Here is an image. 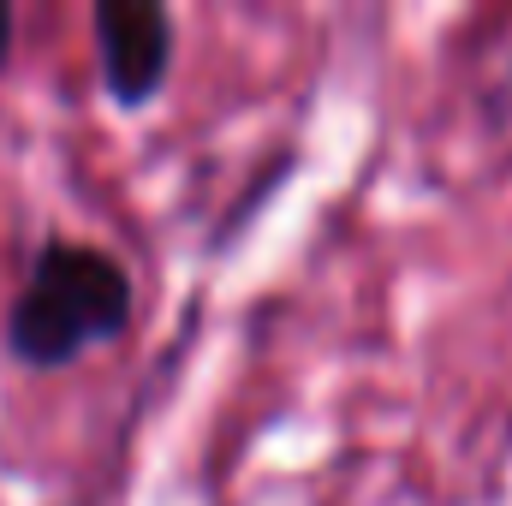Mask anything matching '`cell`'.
Here are the masks:
<instances>
[{
  "instance_id": "obj_2",
  "label": "cell",
  "mask_w": 512,
  "mask_h": 506,
  "mask_svg": "<svg viewBox=\"0 0 512 506\" xmlns=\"http://www.w3.org/2000/svg\"><path fill=\"white\" fill-rule=\"evenodd\" d=\"M96 66L120 108H143L173 66V12L161 0H96L90 6Z\"/></svg>"
},
{
  "instance_id": "obj_1",
  "label": "cell",
  "mask_w": 512,
  "mask_h": 506,
  "mask_svg": "<svg viewBox=\"0 0 512 506\" xmlns=\"http://www.w3.org/2000/svg\"><path fill=\"white\" fill-rule=\"evenodd\" d=\"M131 322V268L108 245L48 233L6 298L0 340L24 370H66Z\"/></svg>"
},
{
  "instance_id": "obj_3",
  "label": "cell",
  "mask_w": 512,
  "mask_h": 506,
  "mask_svg": "<svg viewBox=\"0 0 512 506\" xmlns=\"http://www.w3.org/2000/svg\"><path fill=\"white\" fill-rule=\"evenodd\" d=\"M6 54H12V6L0 0V66H6Z\"/></svg>"
}]
</instances>
